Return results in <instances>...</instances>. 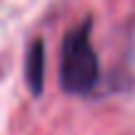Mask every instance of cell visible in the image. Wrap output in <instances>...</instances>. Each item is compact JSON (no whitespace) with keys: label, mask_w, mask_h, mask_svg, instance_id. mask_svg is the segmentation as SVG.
<instances>
[{"label":"cell","mask_w":135,"mask_h":135,"mask_svg":"<svg viewBox=\"0 0 135 135\" xmlns=\"http://www.w3.org/2000/svg\"><path fill=\"white\" fill-rule=\"evenodd\" d=\"M100 80V63L90 43V20L73 28L63 40L60 85L70 95H90Z\"/></svg>","instance_id":"6da1fadb"},{"label":"cell","mask_w":135,"mask_h":135,"mask_svg":"<svg viewBox=\"0 0 135 135\" xmlns=\"http://www.w3.org/2000/svg\"><path fill=\"white\" fill-rule=\"evenodd\" d=\"M25 78L33 90V95H40L43 90V78H45V48L43 40H33L25 55Z\"/></svg>","instance_id":"7a4b0ae2"}]
</instances>
